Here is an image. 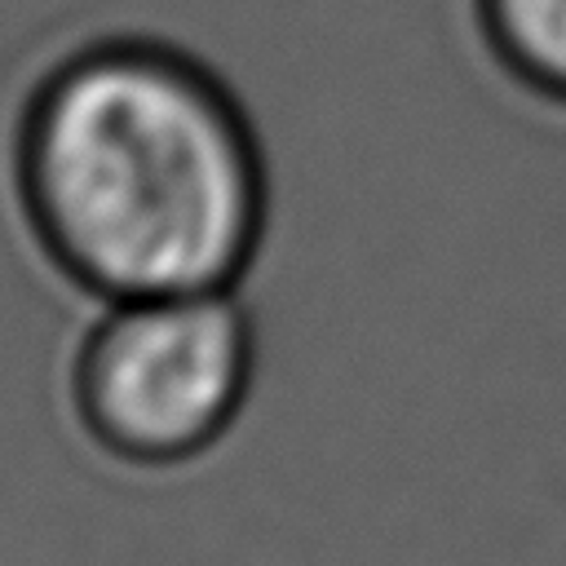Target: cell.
Returning a JSON list of instances; mask_svg holds the SVG:
<instances>
[{"label": "cell", "mask_w": 566, "mask_h": 566, "mask_svg": "<svg viewBox=\"0 0 566 566\" xmlns=\"http://www.w3.org/2000/svg\"><path fill=\"white\" fill-rule=\"evenodd\" d=\"M18 195L44 256L102 301L234 287L265 234V168L239 106L142 44L93 49L40 84Z\"/></svg>", "instance_id": "6da1fadb"}, {"label": "cell", "mask_w": 566, "mask_h": 566, "mask_svg": "<svg viewBox=\"0 0 566 566\" xmlns=\"http://www.w3.org/2000/svg\"><path fill=\"white\" fill-rule=\"evenodd\" d=\"M256 340L234 287L106 301L71 371L84 433L115 460L172 469L234 424Z\"/></svg>", "instance_id": "7a4b0ae2"}, {"label": "cell", "mask_w": 566, "mask_h": 566, "mask_svg": "<svg viewBox=\"0 0 566 566\" xmlns=\"http://www.w3.org/2000/svg\"><path fill=\"white\" fill-rule=\"evenodd\" d=\"M482 9L504 62L566 97V0H482Z\"/></svg>", "instance_id": "3957f363"}]
</instances>
